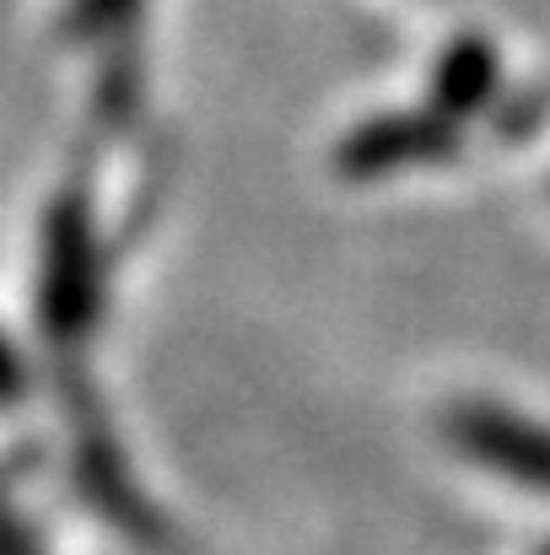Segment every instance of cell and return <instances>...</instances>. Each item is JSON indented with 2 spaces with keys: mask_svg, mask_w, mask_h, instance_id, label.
Here are the masks:
<instances>
[{
  "mask_svg": "<svg viewBox=\"0 0 550 555\" xmlns=\"http://www.w3.org/2000/svg\"><path fill=\"white\" fill-rule=\"evenodd\" d=\"M38 319L54 346H71L98 319V232L81 199H54L43 221V264H38Z\"/></svg>",
  "mask_w": 550,
  "mask_h": 555,
  "instance_id": "6da1fadb",
  "label": "cell"
},
{
  "mask_svg": "<svg viewBox=\"0 0 550 555\" xmlns=\"http://www.w3.org/2000/svg\"><path fill=\"white\" fill-rule=\"evenodd\" d=\"M464 141V119L443 114V108H394V114H372L362 125H351L335 146V173L351 184H378L426 163H443L448 152H459Z\"/></svg>",
  "mask_w": 550,
  "mask_h": 555,
  "instance_id": "7a4b0ae2",
  "label": "cell"
},
{
  "mask_svg": "<svg viewBox=\"0 0 550 555\" xmlns=\"http://www.w3.org/2000/svg\"><path fill=\"white\" fill-rule=\"evenodd\" d=\"M443 431L481 469H491V475H502L513 486H529V491H546L550 496V426L546 421H529V415H519L508 404H491V399H459L443 415Z\"/></svg>",
  "mask_w": 550,
  "mask_h": 555,
  "instance_id": "3957f363",
  "label": "cell"
},
{
  "mask_svg": "<svg viewBox=\"0 0 550 555\" xmlns=\"http://www.w3.org/2000/svg\"><path fill=\"white\" fill-rule=\"evenodd\" d=\"M497 81H502L497 43H486L481 33H464L432 65V108H443L453 119H470V114H481L491 103Z\"/></svg>",
  "mask_w": 550,
  "mask_h": 555,
  "instance_id": "277c9868",
  "label": "cell"
},
{
  "mask_svg": "<svg viewBox=\"0 0 550 555\" xmlns=\"http://www.w3.org/2000/svg\"><path fill=\"white\" fill-rule=\"evenodd\" d=\"M136 5H141V0H71V5H65V33H71V38H98V33L119 27Z\"/></svg>",
  "mask_w": 550,
  "mask_h": 555,
  "instance_id": "5b68a950",
  "label": "cell"
},
{
  "mask_svg": "<svg viewBox=\"0 0 550 555\" xmlns=\"http://www.w3.org/2000/svg\"><path fill=\"white\" fill-rule=\"evenodd\" d=\"M22 388H27V367H22V357L11 351V340L0 335V404H5V399H16Z\"/></svg>",
  "mask_w": 550,
  "mask_h": 555,
  "instance_id": "8992f818",
  "label": "cell"
},
{
  "mask_svg": "<svg viewBox=\"0 0 550 555\" xmlns=\"http://www.w3.org/2000/svg\"><path fill=\"white\" fill-rule=\"evenodd\" d=\"M540 555H550V545H540Z\"/></svg>",
  "mask_w": 550,
  "mask_h": 555,
  "instance_id": "52a82bcc",
  "label": "cell"
}]
</instances>
